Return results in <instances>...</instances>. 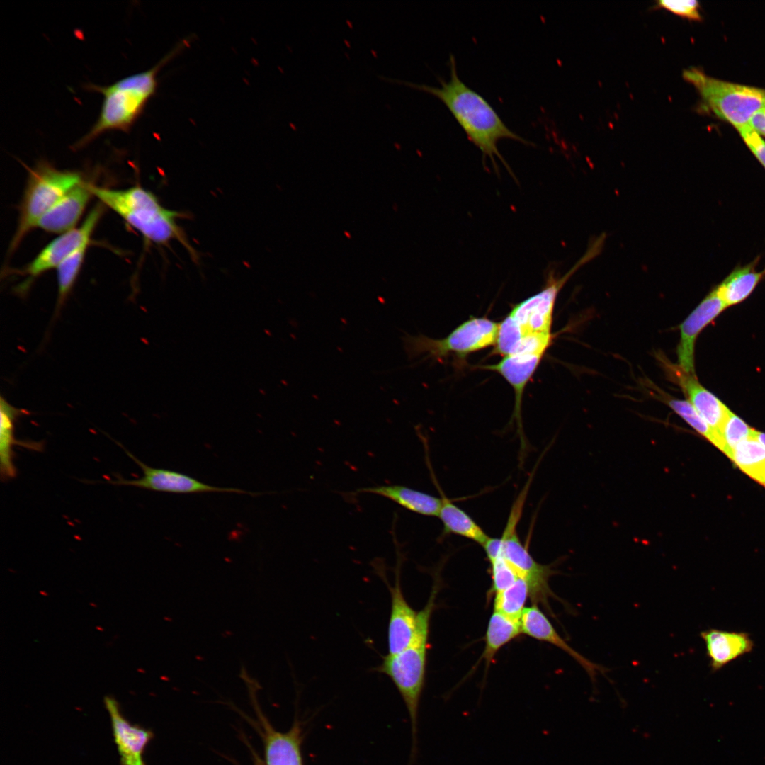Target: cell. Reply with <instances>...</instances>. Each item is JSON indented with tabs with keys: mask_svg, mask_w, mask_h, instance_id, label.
Listing matches in <instances>:
<instances>
[{
	"mask_svg": "<svg viewBox=\"0 0 765 765\" xmlns=\"http://www.w3.org/2000/svg\"><path fill=\"white\" fill-rule=\"evenodd\" d=\"M450 79H439L440 86L419 84L405 81L392 80L429 93L439 98L448 108L466 133L469 140L496 165L498 157L509 166L498 150L502 139H510L526 144H532L511 130L494 108L479 93L469 87L459 77L455 58H449Z\"/></svg>",
	"mask_w": 765,
	"mask_h": 765,
	"instance_id": "6da1fadb",
	"label": "cell"
},
{
	"mask_svg": "<svg viewBox=\"0 0 765 765\" xmlns=\"http://www.w3.org/2000/svg\"><path fill=\"white\" fill-rule=\"evenodd\" d=\"M93 196L118 214L148 242L164 246L177 241L193 259L197 254L177 223L181 213L164 208L151 191L140 186L112 189L91 184Z\"/></svg>",
	"mask_w": 765,
	"mask_h": 765,
	"instance_id": "7a4b0ae2",
	"label": "cell"
},
{
	"mask_svg": "<svg viewBox=\"0 0 765 765\" xmlns=\"http://www.w3.org/2000/svg\"><path fill=\"white\" fill-rule=\"evenodd\" d=\"M178 50H174L149 69L127 76L111 84L87 85L88 90L103 96L102 105L96 121L76 142L74 148H81L107 132L130 131L157 91L159 71Z\"/></svg>",
	"mask_w": 765,
	"mask_h": 765,
	"instance_id": "3957f363",
	"label": "cell"
},
{
	"mask_svg": "<svg viewBox=\"0 0 765 765\" xmlns=\"http://www.w3.org/2000/svg\"><path fill=\"white\" fill-rule=\"evenodd\" d=\"M436 595V591L432 590L426 606L418 611L416 628L409 645L397 654L385 655L375 668L392 680L404 701L412 722L413 751L416 749L417 715L425 683L428 640Z\"/></svg>",
	"mask_w": 765,
	"mask_h": 765,
	"instance_id": "277c9868",
	"label": "cell"
},
{
	"mask_svg": "<svg viewBox=\"0 0 765 765\" xmlns=\"http://www.w3.org/2000/svg\"><path fill=\"white\" fill-rule=\"evenodd\" d=\"M684 79L699 93L704 106L737 131L749 126L752 116L765 107V89L707 75L697 68L683 72Z\"/></svg>",
	"mask_w": 765,
	"mask_h": 765,
	"instance_id": "5b68a950",
	"label": "cell"
},
{
	"mask_svg": "<svg viewBox=\"0 0 765 765\" xmlns=\"http://www.w3.org/2000/svg\"><path fill=\"white\" fill-rule=\"evenodd\" d=\"M83 181L80 172L59 169L40 162L29 170L19 209L16 231L10 244L14 251L39 220L67 193Z\"/></svg>",
	"mask_w": 765,
	"mask_h": 765,
	"instance_id": "8992f818",
	"label": "cell"
},
{
	"mask_svg": "<svg viewBox=\"0 0 765 765\" xmlns=\"http://www.w3.org/2000/svg\"><path fill=\"white\" fill-rule=\"evenodd\" d=\"M499 322L486 317H471L442 339L405 334L403 348L409 359L425 355L442 361L448 357L464 361L469 355L494 346Z\"/></svg>",
	"mask_w": 765,
	"mask_h": 765,
	"instance_id": "52a82bcc",
	"label": "cell"
},
{
	"mask_svg": "<svg viewBox=\"0 0 765 765\" xmlns=\"http://www.w3.org/2000/svg\"><path fill=\"white\" fill-rule=\"evenodd\" d=\"M605 240V234L599 235L562 276L557 277L553 272H549L545 285L538 293L511 307L507 315L516 324L523 337L551 333L552 314L559 292L576 271L601 254Z\"/></svg>",
	"mask_w": 765,
	"mask_h": 765,
	"instance_id": "ba28073f",
	"label": "cell"
},
{
	"mask_svg": "<svg viewBox=\"0 0 765 765\" xmlns=\"http://www.w3.org/2000/svg\"><path fill=\"white\" fill-rule=\"evenodd\" d=\"M530 484L526 483L516 498L502 535L499 538V553L524 578L528 584L530 596L536 602L545 604L549 609L548 598H557L549 586V579L555 571L548 565L536 561L523 545L517 533Z\"/></svg>",
	"mask_w": 765,
	"mask_h": 765,
	"instance_id": "9c48e42d",
	"label": "cell"
},
{
	"mask_svg": "<svg viewBox=\"0 0 765 765\" xmlns=\"http://www.w3.org/2000/svg\"><path fill=\"white\" fill-rule=\"evenodd\" d=\"M103 209L104 205H97L79 227L60 234L47 244L23 271L22 273L28 278L23 285L28 287L30 281L50 269L57 268L77 249L89 245Z\"/></svg>",
	"mask_w": 765,
	"mask_h": 765,
	"instance_id": "30bf717a",
	"label": "cell"
},
{
	"mask_svg": "<svg viewBox=\"0 0 765 765\" xmlns=\"http://www.w3.org/2000/svg\"><path fill=\"white\" fill-rule=\"evenodd\" d=\"M124 450L128 455L140 467L143 476L135 480H125L120 477L116 480L109 482L110 484L175 494L221 492L256 494L241 489L210 485L176 471L149 467L126 449L124 448Z\"/></svg>",
	"mask_w": 765,
	"mask_h": 765,
	"instance_id": "8fae6325",
	"label": "cell"
},
{
	"mask_svg": "<svg viewBox=\"0 0 765 765\" xmlns=\"http://www.w3.org/2000/svg\"><path fill=\"white\" fill-rule=\"evenodd\" d=\"M402 555L397 549V559L395 571V582L390 585L386 582L390 593V613L387 627L388 654H397L405 649L411 642L416 628L418 612L407 602L403 594L400 572Z\"/></svg>",
	"mask_w": 765,
	"mask_h": 765,
	"instance_id": "7c38bea8",
	"label": "cell"
},
{
	"mask_svg": "<svg viewBox=\"0 0 765 765\" xmlns=\"http://www.w3.org/2000/svg\"><path fill=\"white\" fill-rule=\"evenodd\" d=\"M660 361L672 379L681 387L688 397V401L708 426L720 436L721 429L730 410L698 382L696 375L685 372L678 365L664 360V357L660 358Z\"/></svg>",
	"mask_w": 765,
	"mask_h": 765,
	"instance_id": "4fadbf2b",
	"label": "cell"
},
{
	"mask_svg": "<svg viewBox=\"0 0 765 765\" xmlns=\"http://www.w3.org/2000/svg\"><path fill=\"white\" fill-rule=\"evenodd\" d=\"M726 307L715 288L681 324L680 340L676 348L677 365L685 372L695 375L696 340L701 332Z\"/></svg>",
	"mask_w": 765,
	"mask_h": 765,
	"instance_id": "5bb4252c",
	"label": "cell"
},
{
	"mask_svg": "<svg viewBox=\"0 0 765 765\" xmlns=\"http://www.w3.org/2000/svg\"><path fill=\"white\" fill-rule=\"evenodd\" d=\"M104 704L111 722L114 742L121 765H145L144 749L152 737L151 732L132 724L122 714L119 704L112 697L106 696Z\"/></svg>",
	"mask_w": 765,
	"mask_h": 765,
	"instance_id": "9a60e30c",
	"label": "cell"
},
{
	"mask_svg": "<svg viewBox=\"0 0 765 765\" xmlns=\"http://www.w3.org/2000/svg\"><path fill=\"white\" fill-rule=\"evenodd\" d=\"M544 355L545 353H516L503 357L495 364L478 367L499 374L512 387L515 394L513 416L522 445L525 443L521 422L523 395L528 382L532 378Z\"/></svg>",
	"mask_w": 765,
	"mask_h": 765,
	"instance_id": "2e32d148",
	"label": "cell"
},
{
	"mask_svg": "<svg viewBox=\"0 0 765 765\" xmlns=\"http://www.w3.org/2000/svg\"><path fill=\"white\" fill-rule=\"evenodd\" d=\"M522 633L534 639L547 642L570 655L586 672L594 682L599 673L604 674L607 669L582 655L559 635L543 611L536 605L526 607L521 618Z\"/></svg>",
	"mask_w": 765,
	"mask_h": 765,
	"instance_id": "e0dca14e",
	"label": "cell"
},
{
	"mask_svg": "<svg viewBox=\"0 0 765 765\" xmlns=\"http://www.w3.org/2000/svg\"><path fill=\"white\" fill-rule=\"evenodd\" d=\"M90 185L82 181L70 190L39 220L36 227L60 234L74 229L93 196Z\"/></svg>",
	"mask_w": 765,
	"mask_h": 765,
	"instance_id": "ac0fdd59",
	"label": "cell"
},
{
	"mask_svg": "<svg viewBox=\"0 0 765 765\" xmlns=\"http://www.w3.org/2000/svg\"><path fill=\"white\" fill-rule=\"evenodd\" d=\"M700 637L705 642L706 654L713 672L751 652L754 646L750 635L745 632L710 628L701 631Z\"/></svg>",
	"mask_w": 765,
	"mask_h": 765,
	"instance_id": "d6986e66",
	"label": "cell"
},
{
	"mask_svg": "<svg viewBox=\"0 0 765 765\" xmlns=\"http://www.w3.org/2000/svg\"><path fill=\"white\" fill-rule=\"evenodd\" d=\"M22 409L10 404L1 396L0 400V470L3 480H8L16 476L14 465V446H21L36 451H41L43 446L39 442L18 441L15 438V424L18 417L27 414Z\"/></svg>",
	"mask_w": 765,
	"mask_h": 765,
	"instance_id": "ffe728a7",
	"label": "cell"
},
{
	"mask_svg": "<svg viewBox=\"0 0 765 765\" xmlns=\"http://www.w3.org/2000/svg\"><path fill=\"white\" fill-rule=\"evenodd\" d=\"M426 459L431 477L441 495V506L438 517L443 523V535L455 534L460 536L470 539L482 547L490 537L469 514L446 497L435 477L428 455H426Z\"/></svg>",
	"mask_w": 765,
	"mask_h": 765,
	"instance_id": "44dd1931",
	"label": "cell"
},
{
	"mask_svg": "<svg viewBox=\"0 0 765 765\" xmlns=\"http://www.w3.org/2000/svg\"><path fill=\"white\" fill-rule=\"evenodd\" d=\"M363 493L385 497L410 511L426 516H438L441 506V498L400 484L363 487L353 492Z\"/></svg>",
	"mask_w": 765,
	"mask_h": 765,
	"instance_id": "7402d4cb",
	"label": "cell"
},
{
	"mask_svg": "<svg viewBox=\"0 0 765 765\" xmlns=\"http://www.w3.org/2000/svg\"><path fill=\"white\" fill-rule=\"evenodd\" d=\"M758 259L743 266L736 267L715 288L718 295L727 307L746 300L765 277V268L756 270Z\"/></svg>",
	"mask_w": 765,
	"mask_h": 765,
	"instance_id": "603a6c76",
	"label": "cell"
},
{
	"mask_svg": "<svg viewBox=\"0 0 765 765\" xmlns=\"http://www.w3.org/2000/svg\"><path fill=\"white\" fill-rule=\"evenodd\" d=\"M267 765H302L300 754V729L297 724L285 733L277 732L265 723Z\"/></svg>",
	"mask_w": 765,
	"mask_h": 765,
	"instance_id": "cb8c5ba5",
	"label": "cell"
},
{
	"mask_svg": "<svg viewBox=\"0 0 765 765\" xmlns=\"http://www.w3.org/2000/svg\"><path fill=\"white\" fill-rule=\"evenodd\" d=\"M729 458L742 472L765 487V446L758 439L756 432L740 443Z\"/></svg>",
	"mask_w": 765,
	"mask_h": 765,
	"instance_id": "d4e9b609",
	"label": "cell"
},
{
	"mask_svg": "<svg viewBox=\"0 0 765 765\" xmlns=\"http://www.w3.org/2000/svg\"><path fill=\"white\" fill-rule=\"evenodd\" d=\"M522 633L521 621L515 620L494 611L489 620L485 645L482 657L489 664L496 653L506 644Z\"/></svg>",
	"mask_w": 765,
	"mask_h": 765,
	"instance_id": "484cf974",
	"label": "cell"
},
{
	"mask_svg": "<svg viewBox=\"0 0 765 765\" xmlns=\"http://www.w3.org/2000/svg\"><path fill=\"white\" fill-rule=\"evenodd\" d=\"M530 589L526 580L519 577L510 586L495 594L494 611L521 621Z\"/></svg>",
	"mask_w": 765,
	"mask_h": 765,
	"instance_id": "4316f807",
	"label": "cell"
},
{
	"mask_svg": "<svg viewBox=\"0 0 765 765\" xmlns=\"http://www.w3.org/2000/svg\"><path fill=\"white\" fill-rule=\"evenodd\" d=\"M663 400L684 421L698 434L723 452L724 446L721 437L715 433L698 413L688 400L665 397Z\"/></svg>",
	"mask_w": 765,
	"mask_h": 765,
	"instance_id": "83f0119b",
	"label": "cell"
},
{
	"mask_svg": "<svg viewBox=\"0 0 765 765\" xmlns=\"http://www.w3.org/2000/svg\"><path fill=\"white\" fill-rule=\"evenodd\" d=\"M89 245L83 246L66 258L57 267L58 296L55 314L63 306L72 290L81 268Z\"/></svg>",
	"mask_w": 765,
	"mask_h": 765,
	"instance_id": "f1b7e54d",
	"label": "cell"
},
{
	"mask_svg": "<svg viewBox=\"0 0 765 765\" xmlns=\"http://www.w3.org/2000/svg\"><path fill=\"white\" fill-rule=\"evenodd\" d=\"M756 432V430L730 411L720 431L724 446L722 453L730 458L740 443L754 436Z\"/></svg>",
	"mask_w": 765,
	"mask_h": 765,
	"instance_id": "f546056e",
	"label": "cell"
},
{
	"mask_svg": "<svg viewBox=\"0 0 765 765\" xmlns=\"http://www.w3.org/2000/svg\"><path fill=\"white\" fill-rule=\"evenodd\" d=\"M489 562L492 569V589L495 594L510 586L520 577L499 552L497 556L489 560Z\"/></svg>",
	"mask_w": 765,
	"mask_h": 765,
	"instance_id": "4dcf8cb0",
	"label": "cell"
},
{
	"mask_svg": "<svg viewBox=\"0 0 765 765\" xmlns=\"http://www.w3.org/2000/svg\"><path fill=\"white\" fill-rule=\"evenodd\" d=\"M657 6L683 18L695 21L701 19L697 1L661 0L657 2Z\"/></svg>",
	"mask_w": 765,
	"mask_h": 765,
	"instance_id": "1f68e13d",
	"label": "cell"
},
{
	"mask_svg": "<svg viewBox=\"0 0 765 765\" xmlns=\"http://www.w3.org/2000/svg\"><path fill=\"white\" fill-rule=\"evenodd\" d=\"M738 132L749 150L765 169V140L749 126Z\"/></svg>",
	"mask_w": 765,
	"mask_h": 765,
	"instance_id": "d6a6232c",
	"label": "cell"
},
{
	"mask_svg": "<svg viewBox=\"0 0 765 765\" xmlns=\"http://www.w3.org/2000/svg\"><path fill=\"white\" fill-rule=\"evenodd\" d=\"M749 125L759 135L765 137V107L759 110L752 116Z\"/></svg>",
	"mask_w": 765,
	"mask_h": 765,
	"instance_id": "836d02e7",
	"label": "cell"
},
{
	"mask_svg": "<svg viewBox=\"0 0 765 765\" xmlns=\"http://www.w3.org/2000/svg\"><path fill=\"white\" fill-rule=\"evenodd\" d=\"M756 436H757L758 439H759V441H761V443H763V444L764 445V446H765V434H764V433H761V432H759V431H756Z\"/></svg>",
	"mask_w": 765,
	"mask_h": 765,
	"instance_id": "e575fe53",
	"label": "cell"
}]
</instances>
